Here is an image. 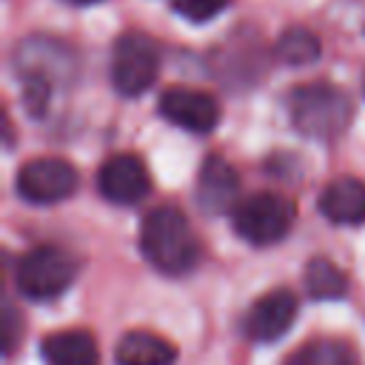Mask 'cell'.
<instances>
[{"label": "cell", "instance_id": "8fae6325", "mask_svg": "<svg viewBox=\"0 0 365 365\" xmlns=\"http://www.w3.org/2000/svg\"><path fill=\"white\" fill-rule=\"evenodd\" d=\"M237 202H240V177L234 165L220 154L205 157L197 174V205L205 214L220 217V214H231Z\"/></svg>", "mask_w": 365, "mask_h": 365}, {"label": "cell", "instance_id": "52a82bcc", "mask_svg": "<svg viewBox=\"0 0 365 365\" xmlns=\"http://www.w3.org/2000/svg\"><path fill=\"white\" fill-rule=\"evenodd\" d=\"M80 185L77 168L63 157H34L20 165L14 188L26 202L51 205L68 200Z\"/></svg>", "mask_w": 365, "mask_h": 365}, {"label": "cell", "instance_id": "ffe728a7", "mask_svg": "<svg viewBox=\"0 0 365 365\" xmlns=\"http://www.w3.org/2000/svg\"><path fill=\"white\" fill-rule=\"evenodd\" d=\"M63 3H71V6H94L100 0H63Z\"/></svg>", "mask_w": 365, "mask_h": 365}, {"label": "cell", "instance_id": "ba28073f", "mask_svg": "<svg viewBox=\"0 0 365 365\" xmlns=\"http://www.w3.org/2000/svg\"><path fill=\"white\" fill-rule=\"evenodd\" d=\"M160 114L191 131V134H208L217 128L220 123V106L211 94L200 91V88H185V86H171L160 94Z\"/></svg>", "mask_w": 365, "mask_h": 365}, {"label": "cell", "instance_id": "7c38bea8", "mask_svg": "<svg viewBox=\"0 0 365 365\" xmlns=\"http://www.w3.org/2000/svg\"><path fill=\"white\" fill-rule=\"evenodd\" d=\"M317 208L334 225H362L365 222V182L356 177L331 180L322 188Z\"/></svg>", "mask_w": 365, "mask_h": 365}, {"label": "cell", "instance_id": "6da1fadb", "mask_svg": "<svg viewBox=\"0 0 365 365\" xmlns=\"http://www.w3.org/2000/svg\"><path fill=\"white\" fill-rule=\"evenodd\" d=\"M140 251L160 274H188L200 259V242L188 217L177 205H157L143 217Z\"/></svg>", "mask_w": 365, "mask_h": 365}, {"label": "cell", "instance_id": "2e32d148", "mask_svg": "<svg viewBox=\"0 0 365 365\" xmlns=\"http://www.w3.org/2000/svg\"><path fill=\"white\" fill-rule=\"evenodd\" d=\"M274 51L285 66H311L322 54V43L311 29L294 26V29H285L279 34Z\"/></svg>", "mask_w": 365, "mask_h": 365}, {"label": "cell", "instance_id": "8992f818", "mask_svg": "<svg viewBox=\"0 0 365 365\" xmlns=\"http://www.w3.org/2000/svg\"><path fill=\"white\" fill-rule=\"evenodd\" d=\"M160 71V48L148 34L128 31L111 51V83L123 97H140L148 91Z\"/></svg>", "mask_w": 365, "mask_h": 365}, {"label": "cell", "instance_id": "277c9868", "mask_svg": "<svg viewBox=\"0 0 365 365\" xmlns=\"http://www.w3.org/2000/svg\"><path fill=\"white\" fill-rule=\"evenodd\" d=\"M294 220H297L294 200L274 191H257L251 197H242L231 211L234 231L251 245L279 242L294 228Z\"/></svg>", "mask_w": 365, "mask_h": 365}, {"label": "cell", "instance_id": "4fadbf2b", "mask_svg": "<svg viewBox=\"0 0 365 365\" xmlns=\"http://www.w3.org/2000/svg\"><path fill=\"white\" fill-rule=\"evenodd\" d=\"M40 354L46 365H100L97 339L80 328L48 334L40 342Z\"/></svg>", "mask_w": 365, "mask_h": 365}, {"label": "cell", "instance_id": "e0dca14e", "mask_svg": "<svg viewBox=\"0 0 365 365\" xmlns=\"http://www.w3.org/2000/svg\"><path fill=\"white\" fill-rule=\"evenodd\" d=\"M285 365H356L354 348L342 339H311Z\"/></svg>", "mask_w": 365, "mask_h": 365}, {"label": "cell", "instance_id": "3957f363", "mask_svg": "<svg viewBox=\"0 0 365 365\" xmlns=\"http://www.w3.org/2000/svg\"><path fill=\"white\" fill-rule=\"evenodd\" d=\"M351 100L331 83H305L288 94L291 125L308 140H334L351 123Z\"/></svg>", "mask_w": 365, "mask_h": 365}, {"label": "cell", "instance_id": "5b68a950", "mask_svg": "<svg viewBox=\"0 0 365 365\" xmlns=\"http://www.w3.org/2000/svg\"><path fill=\"white\" fill-rule=\"evenodd\" d=\"M74 274L77 262L68 251L57 245H37L17 259L14 282L29 299H54L74 282Z\"/></svg>", "mask_w": 365, "mask_h": 365}, {"label": "cell", "instance_id": "30bf717a", "mask_svg": "<svg viewBox=\"0 0 365 365\" xmlns=\"http://www.w3.org/2000/svg\"><path fill=\"white\" fill-rule=\"evenodd\" d=\"M294 319H297V297L288 288H274L248 308L242 331L254 342H274L288 334Z\"/></svg>", "mask_w": 365, "mask_h": 365}, {"label": "cell", "instance_id": "ac0fdd59", "mask_svg": "<svg viewBox=\"0 0 365 365\" xmlns=\"http://www.w3.org/2000/svg\"><path fill=\"white\" fill-rule=\"evenodd\" d=\"M174 11L191 23H205V20H214L225 6L228 0H171Z\"/></svg>", "mask_w": 365, "mask_h": 365}, {"label": "cell", "instance_id": "d6986e66", "mask_svg": "<svg viewBox=\"0 0 365 365\" xmlns=\"http://www.w3.org/2000/svg\"><path fill=\"white\" fill-rule=\"evenodd\" d=\"M14 345V314L11 308H6V351H11Z\"/></svg>", "mask_w": 365, "mask_h": 365}, {"label": "cell", "instance_id": "9a60e30c", "mask_svg": "<svg viewBox=\"0 0 365 365\" xmlns=\"http://www.w3.org/2000/svg\"><path fill=\"white\" fill-rule=\"evenodd\" d=\"M305 288L314 299H342L348 294V277L328 257H314L305 265Z\"/></svg>", "mask_w": 365, "mask_h": 365}, {"label": "cell", "instance_id": "9c48e42d", "mask_svg": "<svg viewBox=\"0 0 365 365\" xmlns=\"http://www.w3.org/2000/svg\"><path fill=\"white\" fill-rule=\"evenodd\" d=\"M97 188L108 202L134 205L151 191V177L137 154H114L100 165Z\"/></svg>", "mask_w": 365, "mask_h": 365}, {"label": "cell", "instance_id": "7a4b0ae2", "mask_svg": "<svg viewBox=\"0 0 365 365\" xmlns=\"http://www.w3.org/2000/svg\"><path fill=\"white\" fill-rule=\"evenodd\" d=\"M14 68L26 88V103L34 114L43 111L54 86H68L77 74L74 51L54 37H29L14 51Z\"/></svg>", "mask_w": 365, "mask_h": 365}, {"label": "cell", "instance_id": "5bb4252c", "mask_svg": "<svg viewBox=\"0 0 365 365\" xmlns=\"http://www.w3.org/2000/svg\"><path fill=\"white\" fill-rule=\"evenodd\" d=\"M117 365H174L177 348L151 331H128L114 348Z\"/></svg>", "mask_w": 365, "mask_h": 365}]
</instances>
